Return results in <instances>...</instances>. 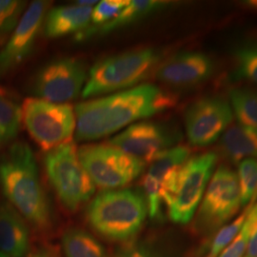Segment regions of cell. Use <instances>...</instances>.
Here are the masks:
<instances>
[{
  "mask_svg": "<svg viewBox=\"0 0 257 257\" xmlns=\"http://www.w3.org/2000/svg\"><path fill=\"white\" fill-rule=\"evenodd\" d=\"M175 96L153 84L77 104L74 108L75 138L92 141L114 134L142 118L173 108Z\"/></svg>",
  "mask_w": 257,
  "mask_h": 257,
  "instance_id": "1",
  "label": "cell"
},
{
  "mask_svg": "<svg viewBox=\"0 0 257 257\" xmlns=\"http://www.w3.org/2000/svg\"><path fill=\"white\" fill-rule=\"evenodd\" d=\"M257 219V202L251 205L242 229L230 245L225 248L219 257H242L246 253L251 230Z\"/></svg>",
  "mask_w": 257,
  "mask_h": 257,
  "instance_id": "26",
  "label": "cell"
},
{
  "mask_svg": "<svg viewBox=\"0 0 257 257\" xmlns=\"http://www.w3.org/2000/svg\"><path fill=\"white\" fill-rule=\"evenodd\" d=\"M61 243L66 257H108L101 243L82 229L72 228L66 230Z\"/></svg>",
  "mask_w": 257,
  "mask_h": 257,
  "instance_id": "19",
  "label": "cell"
},
{
  "mask_svg": "<svg viewBox=\"0 0 257 257\" xmlns=\"http://www.w3.org/2000/svg\"><path fill=\"white\" fill-rule=\"evenodd\" d=\"M147 214L146 199L138 190H106L88 206L87 220L103 237L127 243L141 230Z\"/></svg>",
  "mask_w": 257,
  "mask_h": 257,
  "instance_id": "3",
  "label": "cell"
},
{
  "mask_svg": "<svg viewBox=\"0 0 257 257\" xmlns=\"http://www.w3.org/2000/svg\"><path fill=\"white\" fill-rule=\"evenodd\" d=\"M79 160L92 182L106 190L122 189L141 175L146 164L107 144H89L78 149Z\"/></svg>",
  "mask_w": 257,
  "mask_h": 257,
  "instance_id": "8",
  "label": "cell"
},
{
  "mask_svg": "<svg viewBox=\"0 0 257 257\" xmlns=\"http://www.w3.org/2000/svg\"><path fill=\"white\" fill-rule=\"evenodd\" d=\"M27 8L26 1L0 0V45L7 42Z\"/></svg>",
  "mask_w": 257,
  "mask_h": 257,
  "instance_id": "23",
  "label": "cell"
},
{
  "mask_svg": "<svg viewBox=\"0 0 257 257\" xmlns=\"http://www.w3.org/2000/svg\"><path fill=\"white\" fill-rule=\"evenodd\" d=\"M22 121L31 138L44 152L72 142L76 128L74 109L70 104H57L28 97L21 107Z\"/></svg>",
  "mask_w": 257,
  "mask_h": 257,
  "instance_id": "6",
  "label": "cell"
},
{
  "mask_svg": "<svg viewBox=\"0 0 257 257\" xmlns=\"http://www.w3.org/2000/svg\"><path fill=\"white\" fill-rule=\"evenodd\" d=\"M245 257H246V256H245Z\"/></svg>",
  "mask_w": 257,
  "mask_h": 257,
  "instance_id": "33",
  "label": "cell"
},
{
  "mask_svg": "<svg viewBox=\"0 0 257 257\" xmlns=\"http://www.w3.org/2000/svg\"><path fill=\"white\" fill-rule=\"evenodd\" d=\"M233 58L235 76L257 85V41L238 47Z\"/></svg>",
  "mask_w": 257,
  "mask_h": 257,
  "instance_id": "22",
  "label": "cell"
},
{
  "mask_svg": "<svg viewBox=\"0 0 257 257\" xmlns=\"http://www.w3.org/2000/svg\"><path fill=\"white\" fill-rule=\"evenodd\" d=\"M21 121V108L0 92V143L8 142L18 136Z\"/></svg>",
  "mask_w": 257,
  "mask_h": 257,
  "instance_id": "21",
  "label": "cell"
},
{
  "mask_svg": "<svg viewBox=\"0 0 257 257\" xmlns=\"http://www.w3.org/2000/svg\"><path fill=\"white\" fill-rule=\"evenodd\" d=\"M251 205H248V208L240 214L237 218L228 223L226 226L221 228L213 236L211 247L208 249V253L206 257H219L222 251L227 248L232 240L238 234L239 231L242 229L246 217Z\"/></svg>",
  "mask_w": 257,
  "mask_h": 257,
  "instance_id": "25",
  "label": "cell"
},
{
  "mask_svg": "<svg viewBox=\"0 0 257 257\" xmlns=\"http://www.w3.org/2000/svg\"><path fill=\"white\" fill-rule=\"evenodd\" d=\"M241 206L253 205L257 201V158L245 159L238 165Z\"/></svg>",
  "mask_w": 257,
  "mask_h": 257,
  "instance_id": "24",
  "label": "cell"
},
{
  "mask_svg": "<svg viewBox=\"0 0 257 257\" xmlns=\"http://www.w3.org/2000/svg\"><path fill=\"white\" fill-rule=\"evenodd\" d=\"M162 55L153 48H141L99 60L88 73L82 96L90 98L137 87L161 63Z\"/></svg>",
  "mask_w": 257,
  "mask_h": 257,
  "instance_id": "4",
  "label": "cell"
},
{
  "mask_svg": "<svg viewBox=\"0 0 257 257\" xmlns=\"http://www.w3.org/2000/svg\"><path fill=\"white\" fill-rule=\"evenodd\" d=\"M30 248L25 219L11 204L0 201V251L8 257H24Z\"/></svg>",
  "mask_w": 257,
  "mask_h": 257,
  "instance_id": "15",
  "label": "cell"
},
{
  "mask_svg": "<svg viewBox=\"0 0 257 257\" xmlns=\"http://www.w3.org/2000/svg\"><path fill=\"white\" fill-rule=\"evenodd\" d=\"M171 4L167 1L156 0H132L119 14L111 19L110 22L99 27H88L75 36L77 41H84L94 37H101L117 31L121 28L134 24L141 19L155 14L158 11L165 9Z\"/></svg>",
  "mask_w": 257,
  "mask_h": 257,
  "instance_id": "17",
  "label": "cell"
},
{
  "mask_svg": "<svg viewBox=\"0 0 257 257\" xmlns=\"http://www.w3.org/2000/svg\"><path fill=\"white\" fill-rule=\"evenodd\" d=\"M29 257H56L55 255H54L53 253H51V252H48V251H39V252H37V253H35V254H33V255H31V256Z\"/></svg>",
  "mask_w": 257,
  "mask_h": 257,
  "instance_id": "30",
  "label": "cell"
},
{
  "mask_svg": "<svg viewBox=\"0 0 257 257\" xmlns=\"http://www.w3.org/2000/svg\"><path fill=\"white\" fill-rule=\"evenodd\" d=\"M241 194L237 174L220 166L208 184L194 220V229L202 236H213L238 212Z\"/></svg>",
  "mask_w": 257,
  "mask_h": 257,
  "instance_id": "7",
  "label": "cell"
},
{
  "mask_svg": "<svg viewBox=\"0 0 257 257\" xmlns=\"http://www.w3.org/2000/svg\"><path fill=\"white\" fill-rule=\"evenodd\" d=\"M87 78V67L81 59L61 57L44 65L37 72L32 90L37 98L67 104L82 93Z\"/></svg>",
  "mask_w": 257,
  "mask_h": 257,
  "instance_id": "10",
  "label": "cell"
},
{
  "mask_svg": "<svg viewBox=\"0 0 257 257\" xmlns=\"http://www.w3.org/2000/svg\"><path fill=\"white\" fill-rule=\"evenodd\" d=\"M48 8L49 2L34 1L25 11L18 27L0 50V78L16 70L31 54Z\"/></svg>",
  "mask_w": 257,
  "mask_h": 257,
  "instance_id": "13",
  "label": "cell"
},
{
  "mask_svg": "<svg viewBox=\"0 0 257 257\" xmlns=\"http://www.w3.org/2000/svg\"><path fill=\"white\" fill-rule=\"evenodd\" d=\"M230 107L240 125L257 130V91L234 88L230 92Z\"/></svg>",
  "mask_w": 257,
  "mask_h": 257,
  "instance_id": "20",
  "label": "cell"
},
{
  "mask_svg": "<svg viewBox=\"0 0 257 257\" xmlns=\"http://www.w3.org/2000/svg\"><path fill=\"white\" fill-rule=\"evenodd\" d=\"M179 138V134L170 126L156 122H138L110 138L108 144L147 164L176 146Z\"/></svg>",
  "mask_w": 257,
  "mask_h": 257,
  "instance_id": "12",
  "label": "cell"
},
{
  "mask_svg": "<svg viewBox=\"0 0 257 257\" xmlns=\"http://www.w3.org/2000/svg\"><path fill=\"white\" fill-rule=\"evenodd\" d=\"M246 5L248 6V8L254 10V11H257V0H254V1H247V2H246Z\"/></svg>",
  "mask_w": 257,
  "mask_h": 257,
  "instance_id": "31",
  "label": "cell"
},
{
  "mask_svg": "<svg viewBox=\"0 0 257 257\" xmlns=\"http://www.w3.org/2000/svg\"><path fill=\"white\" fill-rule=\"evenodd\" d=\"M0 187L25 220L40 230L50 226L49 201L39 180L36 157L25 142L13 144L0 158Z\"/></svg>",
  "mask_w": 257,
  "mask_h": 257,
  "instance_id": "2",
  "label": "cell"
},
{
  "mask_svg": "<svg viewBox=\"0 0 257 257\" xmlns=\"http://www.w3.org/2000/svg\"><path fill=\"white\" fill-rule=\"evenodd\" d=\"M0 257H8V256H7V255H6V254H5V253H3V252H1V251H0Z\"/></svg>",
  "mask_w": 257,
  "mask_h": 257,
  "instance_id": "32",
  "label": "cell"
},
{
  "mask_svg": "<svg viewBox=\"0 0 257 257\" xmlns=\"http://www.w3.org/2000/svg\"><path fill=\"white\" fill-rule=\"evenodd\" d=\"M214 72V63L201 52H183L169 57L156 69L160 82L175 88H190L206 81Z\"/></svg>",
  "mask_w": 257,
  "mask_h": 257,
  "instance_id": "14",
  "label": "cell"
},
{
  "mask_svg": "<svg viewBox=\"0 0 257 257\" xmlns=\"http://www.w3.org/2000/svg\"><path fill=\"white\" fill-rule=\"evenodd\" d=\"M219 149L222 156L233 164L257 158V130L232 125L221 136Z\"/></svg>",
  "mask_w": 257,
  "mask_h": 257,
  "instance_id": "18",
  "label": "cell"
},
{
  "mask_svg": "<svg viewBox=\"0 0 257 257\" xmlns=\"http://www.w3.org/2000/svg\"><path fill=\"white\" fill-rule=\"evenodd\" d=\"M217 155L209 152L190 157L177 176L174 193L167 205L169 217L185 225L193 219L210 182Z\"/></svg>",
  "mask_w": 257,
  "mask_h": 257,
  "instance_id": "9",
  "label": "cell"
},
{
  "mask_svg": "<svg viewBox=\"0 0 257 257\" xmlns=\"http://www.w3.org/2000/svg\"><path fill=\"white\" fill-rule=\"evenodd\" d=\"M233 119L230 104L220 96L203 97L185 112V128L190 143L206 147L214 143Z\"/></svg>",
  "mask_w": 257,
  "mask_h": 257,
  "instance_id": "11",
  "label": "cell"
},
{
  "mask_svg": "<svg viewBox=\"0 0 257 257\" xmlns=\"http://www.w3.org/2000/svg\"><path fill=\"white\" fill-rule=\"evenodd\" d=\"M111 257H166L158 248L141 241H128L117 248Z\"/></svg>",
  "mask_w": 257,
  "mask_h": 257,
  "instance_id": "28",
  "label": "cell"
},
{
  "mask_svg": "<svg viewBox=\"0 0 257 257\" xmlns=\"http://www.w3.org/2000/svg\"><path fill=\"white\" fill-rule=\"evenodd\" d=\"M92 9L73 4L48 11L43 23L45 36L49 38H58L71 34H79L90 26Z\"/></svg>",
  "mask_w": 257,
  "mask_h": 257,
  "instance_id": "16",
  "label": "cell"
},
{
  "mask_svg": "<svg viewBox=\"0 0 257 257\" xmlns=\"http://www.w3.org/2000/svg\"><path fill=\"white\" fill-rule=\"evenodd\" d=\"M246 257H257V219L254 222L251 230V235L248 242V248L246 251Z\"/></svg>",
  "mask_w": 257,
  "mask_h": 257,
  "instance_id": "29",
  "label": "cell"
},
{
  "mask_svg": "<svg viewBox=\"0 0 257 257\" xmlns=\"http://www.w3.org/2000/svg\"><path fill=\"white\" fill-rule=\"evenodd\" d=\"M44 165L49 181L66 209L76 211L92 198L95 185L83 168L73 141L46 153Z\"/></svg>",
  "mask_w": 257,
  "mask_h": 257,
  "instance_id": "5",
  "label": "cell"
},
{
  "mask_svg": "<svg viewBox=\"0 0 257 257\" xmlns=\"http://www.w3.org/2000/svg\"><path fill=\"white\" fill-rule=\"evenodd\" d=\"M128 3V0H103L98 2L92 9L89 27H99L110 22Z\"/></svg>",
  "mask_w": 257,
  "mask_h": 257,
  "instance_id": "27",
  "label": "cell"
}]
</instances>
